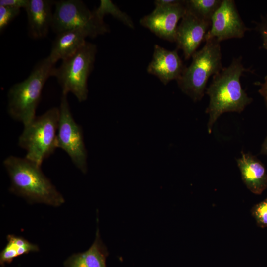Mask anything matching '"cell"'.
I'll return each instance as SVG.
<instances>
[{
  "instance_id": "6da1fadb",
  "label": "cell",
  "mask_w": 267,
  "mask_h": 267,
  "mask_svg": "<svg viewBox=\"0 0 267 267\" xmlns=\"http://www.w3.org/2000/svg\"><path fill=\"white\" fill-rule=\"evenodd\" d=\"M241 56L233 58L230 64L212 77L206 93L209 103L206 113L209 115L207 130L212 132L219 117L226 112H242L253 101L242 88L240 78L250 70L245 68Z\"/></svg>"
},
{
  "instance_id": "7a4b0ae2",
  "label": "cell",
  "mask_w": 267,
  "mask_h": 267,
  "mask_svg": "<svg viewBox=\"0 0 267 267\" xmlns=\"http://www.w3.org/2000/svg\"><path fill=\"white\" fill-rule=\"evenodd\" d=\"M3 165L11 181L10 191L29 203L59 206L64 203L62 194L42 172L40 166L26 158L9 156Z\"/></svg>"
},
{
  "instance_id": "3957f363",
  "label": "cell",
  "mask_w": 267,
  "mask_h": 267,
  "mask_svg": "<svg viewBox=\"0 0 267 267\" xmlns=\"http://www.w3.org/2000/svg\"><path fill=\"white\" fill-rule=\"evenodd\" d=\"M55 65L48 57L42 59L34 66L26 79L9 89L7 93L8 113L24 126L36 118V111L44 86L47 79L53 76Z\"/></svg>"
},
{
  "instance_id": "277c9868",
  "label": "cell",
  "mask_w": 267,
  "mask_h": 267,
  "mask_svg": "<svg viewBox=\"0 0 267 267\" xmlns=\"http://www.w3.org/2000/svg\"><path fill=\"white\" fill-rule=\"evenodd\" d=\"M203 47L192 56V62L185 67L176 81L181 91L194 102L204 96L209 78L223 68L220 43L212 39L205 41Z\"/></svg>"
},
{
  "instance_id": "5b68a950",
  "label": "cell",
  "mask_w": 267,
  "mask_h": 267,
  "mask_svg": "<svg viewBox=\"0 0 267 267\" xmlns=\"http://www.w3.org/2000/svg\"><path fill=\"white\" fill-rule=\"evenodd\" d=\"M59 115V107L49 109L24 126L18 138V145L26 152L25 157L40 166L57 148Z\"/></svg>"
},
{
  "instance_id": "8992f818",
  "label": "cell",
  "mask_w": 267,
  "mask_h": 267,
  "mask_svg": "<svg viewBox=\"0 0 267 267\" xmlns=\"http://www.w3.org/2000/svg\"><path fill=\"white\" fill-rule=\"evenodd\" d=\"M97 51L96 44L86 42L74 54L55 68L52 76L56 78L62 93L70 92L80 102L86 100L88 79L93 69Z\"/></svg>"
},
{
  "instance_id": "52a82bcc",
  "label": "cell",
  "mask_w": 267,
  "mask_h": 267,
  "mask_svg": "<svg viewBox=\"0 0 267 267\" xmlns=\"http://www.w3.org/2000/svg\"><path fill=\"white\" fill-rule=\"evenodd\" d=\"M51 29L57 34L73 29L86 31L94 38L109 32L104 21L100 20L80 0L55 1Z\"/></svg>"
},
{
  "instance_id": "ba28073f",
  "label": "cell",
  "mask_w": 267,
  "mask_h": 267,
  "mask_svg": "<svg viewBox=\"0 0 267 267\" xmlns=\"http://www.w3.org/2000/svg\"><path fill=\"white\" fill-rule=\"evenodd\" d=\"M67 95L62 93L61 97L56 147L64 150L74 165L85 174L87 171V152L83 130L72 116Z\"/></svg>"
},
{
  "instance_id": "9c48e42d",
  "label": "cell",
  "mask_w": 267,
  "mask_h": 267,
  "mask_svg": "<svg viewBox=\"0 0 267 267\" xmlns=\"http://www.w3.org/2000/svg\"><path fill=\"white\" fill-rule=\"evenodd\" d=\"M211 22L205 41L214 39L220 43L230 39H240L250 30L240 16L233 0H222Z\"/></svg>"
},
{
  "instance_id": "30bf717a",
  "label": "cell",
  "mask_w": 267,
  "mask_h": 267,
  "mask_svg": "<svg viewBox=\"0 0 267 267\" xmlns=\"http://www.w3.org/2000/svg\"><path fill=\"white\" fill-rule=\"evenodd\" d=\"M186 11L185 0L167 6L155 7L150 14L141 18L140 24L159 38L175 42L178 21Z\"/></svg>"
},
{
  "instance_id": "8fae6325",
  "label": "cell",
  "mask_w": 267,
  "mask_h": 267,
  "mask_svg": "<svg viewBox=\"0 0 267 267\" xmlns=\"http://www.w3.org/2000/svg\"><path fill=\"white\" fill-rule=\"evenodd\" d=\"M211 23V21L199 18L186 8L177 28L175 41L176 49L182 50L185 59L192 57L201 43L205 41Z\"/></svg>"
},
{
  "instance_id": "7c38bea8",
  "label": "cell",
  "mask_w": 267,
  "mask_h": 267,
  "mask_svg": "<svg viewBox=\"0 0 267 267\" xmlns=\"http://www.w3.org/2000/svg\"><path fill=\"white\" fill-rule=\"evenodd\" d=\"M185 68L178 49L169 50L156 44L147 71L156 76L166 85L172 80H178Z\"/></svg>"
},
{
  "instance_id": "4fadbf2b",
  "label": "cell",
  "mask_w": 267,
  "mask_h": 267,
  "mask_svg": "<svg viewBox=\"0 0 267 267\" xmlns=\"http://www.w3.org/2000/svg\"><path fill=\"white\" fill-rule=\"evenodd\" d=\"M55 1L29 0L25 9L27 15L29 34L35 39L44 38L51 28Z\"/></svg>"
},
{
  "instance_id": "5bb4252c",
  "label": "cell",
  "mask_w": 267,
  "mask_h": 267,
  "mask_svg": "<svg viewBox=\"0 0 267 267\" xmlns=\"http://www.w3.org/2000/svg\"><path fill=\"white\" fill-rule=\"evenodd\" d=\"M236 161L247 188L255 194H261L267 187V174L263 164L251 153L243 152Z\"/></svg>"
},
{
  "instance_id": "9a60e30c",
  "label": "cell",
  "mask_w": 267,
  "mask_h": 267,
  "mask_svg": "<svg viewBox=\"0 0 267 267\" xmlns=\"http://www.w3.org/2000/svg\"><path fill=\"white\" fill-rule=\"evenodd\" d=\"M89 34L82 29H73L57 34L51 48L49 60L54 64L74 54L87 42Z\"/></svg>"
},
{
  "instance_id": "2e32d148",
  "label": "cell",
  "mask_w": 267,
  "mask_h": 267,
  "mask_svg": "<svg viewBox=\"0 0 267 267\" xmlns=\"http://www.w3.org/2000/svg\"><path fill=\"white\" fill-rule=\"evenodd\" d=\"M109 252L100 237L97 227L95 239L87 251L74 254L64 263L65 267H107L106 260Z\"/></svg>"
},
{
  "instance_id": "e0dca14e",
  "label": "cell",
  "mask_w": 267,
  "mask_h": 267,
  "mask_svg": "<svg viewBox=\"0 0 267 267\" xmlns=\"http://www.w3.org/2000/svg\"><path fill=\"white\" fill-rule=\"evenodd\" d=\"M7 240V243L0 254V264L2 267L10 264L15 258L39 250L37 245L21 236L9 234Z\"/></svg>"
},
{
  "instance_id": "ac0fdd59",
  "label": "cell",
  "mask_w": 267,
  "mask_h": 267,
  "mask_svg": "<svg viewBox=\"0 0 267 267\" xmlns=\"http://www.w3.org/2000/svg\"><path fill=\"white\" fill-rule=\"evenodd\" d=\"M93 12L102 21H104L105 15L110 14L128 27L134 29L135 25L131 18L110 0H101L98 7Z\"/></svg>"
},
{
  "instance_id": "d6986e66",
  "label": "cell",
  "mask_w": 267,
  "mask_h": 267,
  "mask_svg": "<svg viewBox=\"0 0 267 267\" xmlns=\"http://www.w3.org/2000/svg\"><path fill=\"white\" fill-rule=\"evenodd\" d=\"M222 1V0H186L185 4L187 9L197 16L211 21Z\"/></svg>"
},
{
  "instance_id": "ffe728a7",
  "label": "cell",
  "mask_w": 267,
  "mask_h": 267,
  "mask_svg": "<svg viewBox=\"0 0 267 267\" xmlns=\"http://www.w3.org/2000/svg\"><path fill=\"white\" fill-rule=\"evenodd\" d=\"M20 9L0 6V32H2L20 13Z\"/></svg>"
},
{
  "instance_id": "44dd1931",
  "label": "cell",
  "mask_w": 267,
  "mask_h": 267,
  "mask_svg": "<svg viewBox=\"0 0 267 267\" xmlns=\"http://www.w3.org/2000/svg\"><path fill=\"white\" fill-rule=\"evenodd\" d=\"M252 214L260 226L267 227V198L253 207Z\"/></svg>"
},
{
  "instance_id": "7402d4cb",
  "label": "cell",
  "mask_w": 267,
  "mask_h": 267,
  "mask_svg": "<svg viewBox=\"0 0 267 267\" xmlns=\"http://www.w3.org/2000/svg\"><path fill=\"white\" fill-rule=\"evenodd\" d=\"M255 29L262 40V47L267 50V16H261L260 20L255 22Z\"/></svg>"
},
{
  "instance_id": "603a6c76",
  "label": "cell",
  "mask_w": 267,
  "mask_h": 267,
  "mask_svg": "<svg viewBox=\"0 0 267 267\" xmlns=\"http://www.w3.org/2000/svg\"><path fill=\"white\" fill-rule=\"evenodd\" d=\"M29 0H0V6H8L21 9L27 7Z\"/></svg>"
},
{
  "instance_id": "cb8c5ba5",
  "label": "cell",
  "mask_w": 267,
  "mask_h": 267,
  "mask_svg": "<svg viewBox=\"0 0 267 267\" xmlns=\"http://www.w3.org/2000/svg\"><path fill=\"white\" fill-rule=\"evenodd\" d=\"M256 84L259 87L258 92L262 97L267 110V75L264 77L263 82H257Z\"/></svg>"
},
{
  "instance_id": "d4e9b609",
  "label": "cell",
  "mask_w": 267,
  "mask_h": 267,
  "mask_svg": "<svg viewBox=\"0 0 267 267\" xmlns=\"http://www.w3.org/2000/svg\"><path fill=\"white\" fill-rule=\"evenodd\" d=\"M180 0H156L154 1L155 7L167 6L178 2Z\"/></svg>"
},
{
  "instance_id": "484cf974",
  "label": "cell",
  "mask_w": 267,
  "mask_h": 267,
  "mask_svg": "<svg viewBox=\"0 0 267 267\" xmlns=\"http://www.w3.org/2000/svg\"><path fill=\"white\" fill-rule=\"evenodd\" d=\"M261 153L267 156V135L262 144L261 150Z\"/></svg>"
}]
</instances>
